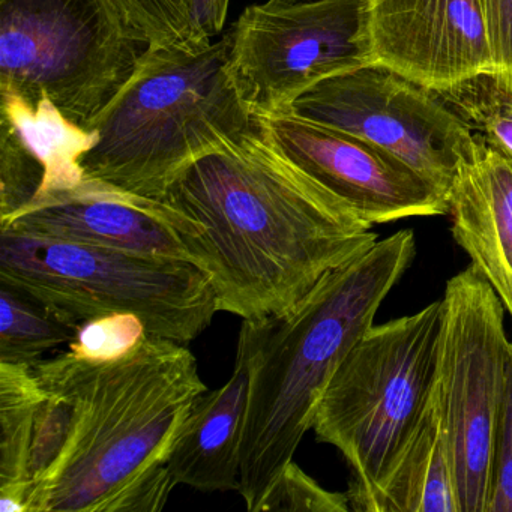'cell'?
I'll use <instances>...</instances> for the list:
<instances>
[{"label": "cell", "instance_id": "9", "mask_svg": "<svg viewBox=\"0 0 512 512\" xmlns=\"http://www.w3.org/2000/svg\"><path fill=\"white\" fill-rule=\"evenodd\" d=\"M229 70L253 115L286 112L331 77L371 65L367 0H268L230 29Z\"/></svg>", "mask_w": 512, "mask_h": 512}, {"label": "cell", "instance_id": "15", "mask_svg": "<svg viewBox=\"0 0 512 512\" xmlns=\"http://www.w3.org/2000/svg\"><path fill=\"white\" fill-rule=\"evenodd\" d=\"M250 370L236 352L232 376L197 398L166 466L176 485L203 493L239 490Z\"/></svg>", "mask_w": 512, "mask_h": 512}, {"label": "cell", "instance_id": "21", "mask_svg": "<svg viewBox=\"0 0 512 512\" xmlns=\"http://www.w3.org/2000/svg\"><path fill=\"white\" fill-rule=\"evenodd\" d=\"M349 509L352 508L347 493L325 490L292 460L275 479L259 512H347Z\"/></svg>", "mask_w": 512, "mask_h": 512}, {"label": "cell", "instance_id": "17", "mask_svg": "<svg viewBox=\"0 0 512 512\" xmlns=\"http://www.w3.org/2000/svg\"><path fill=\"white\" fill-rule=\"evenodd\" d=\"M46 391L28 364L0 362V511L28 512L35 415Z\"/></svg>", "mask_w": 512, "mask_h": 512}, {"label": "cell", "instance_id": "14", "mask_svg": "<svg viewBox=\"0 0 512 512\" xmlns=\"http://www.w3.org/2000/svg\"><path fill=\"white\" fill-rule=\"evenodd\" d=\"M455 242L512 316V160L479 143L448 191Z\"/></svg>", "mask_w": 512, "mask_h": 512}, {"label": "cell", "instance_id": "12", "mask_svg": "<svg viewBox=\"0 0 512 512\" xmlns=\"http://www.w3.org/2000/svg\"><path fill=\"white\" fill-rule=\"evenodd\" d=\"M371 65L428 91L494 76L481 0H367Z\"/></svg>", "mask_w": 512, "mask_h": 512}, {"label": "cell", "instance_id": "2", "mask_svg": "<svg viewBox=\"0 0 512 512\" xmlns=\"http://www.w3.org/2000/svg\"><path fill=\"white\" fill-rule=\"evenodd\" d=\"M71 403L67 442L28 512H157L176 487L167 460L208 391L187 344L148 335L121 358L67 352L32 365Z\"/></svg>", "mask_w": 512, "mask_h": 512}, {"label": "cell", "instance_id": "13", "mask_svg": "<svg viewBox=\"0 0 512 512\" xmlns=\"http://www.w3.org/2000/svg\"><path fill=\"white\" fill-rule=\"evenodd\" d=\"M0 230L191 263L187 241L202 235L196 221L161 200L86 178L40 191Z\"/></svg>", "mask_w": 512, "mask_h": 512}, {"label": "cell", "instance_id": "4", "mask_svg": "<svg viewBox=\"0 0 512 512\" xmlns=\"http://www.w3.org/2000/svg\"><path fill=\"white\" fill-rule=\"evenodd\" d=\"M230 32L203 50L149 46L91 127L83 178L161 200L197 158L247 133L254 116L229 70Z\"/></svg>", "mask_w": 512, "mask_h": 512}, {"label": "cell", "instance_id": "25", "mask_svg": "<svg viewBox=\"0 0 512 512\" xmlns=\"http://www.w3.org/2000/svg\"><path fill=\"white\" fill-rule=\"evenodd\" d=\"M497 86L512 94V0H481Z\"/></svg>", "mask_w": 512, "mask_h": 512}, {"label": "cell", "instance_id": "16", "mask_svg": "<svg viewBox=\"0 0 512 512\" xmlns=\"http://www.w3.org/2000/svg\"><path fill=\"white\" fill-rule=\"evenodd\" d=\"M362 512H461L439 392Z\"/></svg>", "mask_w": 512, "mask_h": 512}, {"label": "cell", "instance_id": "22", "mask_svg": "<svg viewBox=\"0 0 512 512\" xmlns=\"http://www.w3.org/2000/svg\"><path fill=\"white\" fill-rule=\"evenodd\" d=\"M149 46H191L185 0H115Z\"/></svg>", "mask_w": 512, "mask_h": 512}, {"label": "cell", "instance_id": "26", "mask_svg": "<svg viewBox=\"0 0 512 512\" xmlns=\"http://www.w3.org/2000/svg\"><path fill=\"white\" fill-rule=\"evenodd\" d=\"M190 23L191 46L203 50L226 25L230 0H185Z\"/></svg>", "mask_w": 512, "mask_h": 512}, {"label": "cell", "instance_id": "3", "mask_svg": "<svg viewBox=\"0 0 512 512\" xmlns=\"http://www.w3.org/2000/svg\"><path fill=\"white\" fill-rule=\"evenodd\" d=\"M416 256L415 233L379 239L332 269L298 304L242 320L238 350L250 370L238 493L250 512L313 430L317 404L341 362Z\"/></svg>", "mask_w": 512, "mask_h": 512}, {"label": "cell", "instance_id": "19", "mask_svg": "<svg viewBox=\"0 0 512 512\" xmlns=\"http://www.w3.org/2000/svg\"><path fill=\"white\" fill-rule=\"evenodd\" d=\"M148 335L145 323L136 314H107L80 323L79 334L68 352L88 361H112L131 352Z\"/></svg>", "mask_w": 512, "mask_h": 512}, {"label": "cell", "instance_id": "7", "mask_svg": "<svg viewBox=\"0 0 512 512\" xmlns=\"http://www.w3.org/2000/svg\"><path fill=\"white\" fill-rule=\"evenodd\" d=\"M148 47L115 0H0V95L89 131Z\"/></svg>", "mask_w": 512, "mask_h": 512}, {"label": "cell", "instance_id": "11", "mask_svg": "<svg viewBox=\"0 0 512 512\" xmlns=\"http://www.w3.org/2000/svg\"><path fill=\"white\" fill-rule=\"evenodd\" d=\"M253 116L269 145L373 226L448 214L446 191L374 143L290 112Z\"/></svg>", "mask_w": 512, "mask_h": 512}, {"label": "cell", "instance_id": "23", "mask_svg": "<svg viewBox=\"0 0 512 512\" xmlns=\"http://www.w3.org/2000/svg\"><path fill=\"white\" fill-rule=\"evenodd\" d=\"M487 512H512V341L497 422Z\"/></svg>", "mask_w": 512, "mask_h": 512}, {"label": "cell", "instance_id": "5", "mask_svg": "<svg viewBox=\"0 0 512 512\" xmlns=\"http://www.w3.org/2000/svg\"><path fill=\"white\" fill-rule=\"evenodd\" d=\"M0 283L76 323L139 316L149 335L188 344L218 313L211 278L196 263L0 230Z\"/></svg>", "mask_w": 512, "mask_h": 512}, {"label": "cell", "instance_id": "6", "mask_svg": "<svg viewBox=\"0 0 512 512\" xmlns=\"http://www.w3.org/2000/svg\"><path fill=\"white\" fill-rule=\"evenodd\" d=\"M442 322L440 299L412 316L371 326L320 397L313 430L346 458L355 511L377 490L430 401Z\"/></svg>", "mask_w": 512, "mask_h": 512}, {"label": "cell", "instance_id": "24", "mask_svg": "<svg viewBox=\"0 0 512 512\" xmlns=\"http://www.w3.org/2000/svg\"><path fill=\"white\" fill-rule=\"evenodd\" d=\"M493 82L484 100L467 103L466 113L484 134L482 142L512 160V94Z\"/></svg>", "mask_w": 512, "mask_h": 512}, {"label": "cell", "instance_id": "20", "mask_svg": "<svg viewBox=\"0 0 512 512\" xmlns=\"http://www.w3.org/2000/svg\"><path fill=\"white\" fill-rule=\"evenodd\" d=\"M44 391L46 395L38 406L34 434H32L31 457H29V497L58 460L70 433V401L65 395L52 389L44 388Z\"/></svg>", "mask_w": 512, "mask_h": 512}, {"label": "cell", "instance_id": "27", "mask_svg": "<svg viewBox=\"0 0 512 512\" xmlns=\"http://www.w3.org/2000/svg\"><path fill=\"white\" fill-rule=\"evenodd\" d=\"M293 2H295V0H293Z\"/></svg>", "mask_w": 512, "mask_h": 512}, {"label": "cell", "instance_id": "8", "mask_svg": "<svg viewBox=\"0 0 512 512\" xmlns=\"http://www.w3.org/2000/svg\"><path fill=\"white\" fill-rule=\"evenodd\" d=\"M436 388L461 512H487L511 341L505 307L470 263L446 284Z\"/></svg>", "mask_w": 512, "mask_h": 512}, {"label": "cell", "instance_id": "1", "mask_svg": "<svg viewBox=\"0 0 512 512\" xmlns=\"http://www.w3.org/2000/svg\"><path fill=\"white\" fill-rule=\"evenodd\" d=\"M163 202L199 224L202 235L187 241L194 263L211 278L218 310L242 320L290 310L379 241L373 224L286 160L256 122L188 164Z\"/></svg>", "mask_w": 512, "mask_h": 512}, {"label": "cell", "instance_id": "18", "mask_svg": "<svg viewBox=\"0 0 512 512\" xmlns=\"http://www.w3.org/2000/svg\"><path fill=\"white\" fill-rule=\"evenodd\" d=\"M0 313V362L37 364L79 334L80 323L5 283H0Z\"/></svg>", "mask_w": 512, "mask_h": 512}, {"label": "cell", "instance_id": "10", "mask_svg": "<svg viewBox=\"0 0 512 512\" xmlns=\"http://www.w3.org/2000/svg\"><path fill=\"white\" fill-rule=\"evenodd\" d=\"M437 95L367 65L319 83L286 112L368 140L448 193L481 140Z\"/></svg>", "mask_w": 512, "mask_h": 512}]
</instances>
